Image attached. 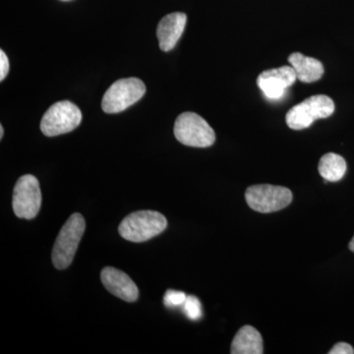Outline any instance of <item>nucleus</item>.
Wrapping results in <instances>:
<instances>
[{
	"mask_svg": "<svg viewBox=\"0 0 354 354\" xmlns=\"http://www.w3.org/2000/svg\"><path fill=\"white\" fill-rule=\"evenodd\" d=\"M167 221L156 211H138L130 214L118 227L122 239L131 242H145L165 232Z\"/></svg>",
	"mask_w": 354,
	"mask_h": 354,
	"instance_id": "obj_1",
	"label": "nucleus"
},
{
	"mask_svg": "<svg viewBox=\"0 0 354 354\" xmlns=\"http://www.w3.org/2000/svg\"><path fill=\"white\" fill-rule=\"evenodd\" d=\"M85 218L78 213L71 215L64 223L51 254L53 266L57 269L64 270L71 264L85 232Z\"/></svg>",
	"mask_w": 354,
	"mask_h": 354,
	"instance_id": "obj_2",
	"label": "nucleus"
},
{
	"mask_svg": "<svg viewBox=\"0 0 354 354\" xmlns=\"http://www.w3.org/2000/svg\"><path fill=\"white\" fill-rule=\"evenodd\" d=\"M174 136L185 146L207 148L216 141V134L208 122L197 113H181L174 123Z\"/></svg>",
	"mask_w": 354,
	"mask_h": 354,
	"instance_id": "obj_3",
	"label": "nucleus"
},
{
	"mask_svg": "<svg viewBox=\"0 0 354 354\" xmlns=\"http://www.w3.org/2000/svg\"><path fill=\"white\" fill-rule=\"evenodd\" d=\"M334 111V102L328 95H312L288 111L286 124L292 130L306 129L314 121L329 118Z\"/></svg>",
	"mask_w": 354,
	"mask_h": 354,
	"instance_id": "obj_4",
	"label": "nucleus"
},
{
	"mask_svg": "<svg viewBox=\"0 0 354 354\" xmlns=\"http://www.w3.org/2000/svg\"><path fill=\"white\" fill-rule=\"evenodd\" d=\"M145 93V84L140 79H120L108 88L102 97V111L106 113H122L141 100Z\"/></svg>",
	"mask_w": 354,
	"mask_h": 354,
	"instance_id": "obj_5",
	"label": "nucleus"
},
{
	"mask_svg": "<svg viewBox=\"0 0 354 354\" xmlns=\"http://www.w3.org/2000/svg\"><path fill=\"white\" fill-rule=\"evenodd\" d=\"M245 199L254 211L269 214L288 207L292 201V193L283 186L258 184L247 188Z\"/></svg>",
	"mask_w": 354,
	"mask_h": 354,
	"instance_id": "obj_6",
	"label": "nucleus"
},
{
	"mask_svg": "<svg viewBox=\"0 0 354 354\" xmlns=\"http://www.w3.org/2000/svg\"><path fill=\"white\" fill-rule=\"evenodd\" d=\"M82 121L80 109L69 101L53 104L44 114L41 130L46 136L55 137L73 131Z\"/></svg>",
	"mask_w": 354,
	"mask_h": 354,
	"instance_id": "obj_7",
	"label": "nucleus"
},
{
	"mask_svg": "<svg viewBox=\"0 0 354 354\" xmlns=\"http://www.w3.org/2000/svg\"><path fill=\"white\" fill-rule=\"evenodd\" d=\"M14 213L19 218L32 220L41 206V192L38 179L32 174L21 176L13 191Z\"/></svg>",
	"mask_w": 354,
	"mask_h": 354,
	"instance_id": "obj_8",
	"label": "nucleus"
},
{
	"mask_svg": "<svg viewBox=\"0 0 354 354\" xmlns=\"http://www.w3.org/2000/svg\"><path fill=\"white\" fill-rule=\"evenodd\" d=\"M297 80L295 69L291 66L266 70L257 78V85L267 99L278 101L285 95L286 88Z\"/></svg>",
	"mask_w": 354,
	"mask_h": 354,
	"instance_id": "obj_9",
	"label": "nucleus"
},
{
	"mask_svg": "<svg viewBox=\"0 0 354 354\" xmlns=\"http://www.w3.org/2000/svg\"><path fill=\"white\" fill-rule=\"evenodd\" d=\"M101 279L104 288L116 297L127 302H134L138 299V288L124 272L106 267L102 271Z\"/></svg>",
	"mask_w": 354,
	"mask_h": 354,
	"instance_id": "obj_10",
	"label": "nucleus"
},
{
	"mask_svg": "<svg viewBox=\"0 0 354 354\" xmlns=\"http://www.w3.org/2000/svg\"><path fill=\"white\" fill-rule=\"evenodd\" d=\"M187 16L181 12H174L165 16L158 25L157 37L160 50H171L183 36Z\"/></svg>",
	"mask_w": 354,
	"mask_h": 354,
	"instance_id": "obj_11",
	"label": "nucleus"
},
{
	"mask_svg": "<svg viewBox=\"0 0 354 354\" xmlns=\"http://www.w3.org/2000/svg\"><path fill=\"white\" fill-rule=\"evenodd\" d=\"M290 66L295 69L297 80L304 83H313L320 80L324 74L323 64L313 57H305L299 53H291L288 57Z\"/></svg>",
	"mask_w": 354,
	"mask_h": 354,
	"instance_id": "obj_12",
	"label": "nucleus"
},
{
	"mask_svg": "<svg viewBox=\"0 0 354 354\" xmlns=\"http://www.w3.org/2000/svg\"><path fill=\"white\" fill-rule=\"evenodd\" d=\"M264 353L262 335L252 326H243L232 341V354H262Z\"/></svg>",
	"mask_w": 354,
	"mask_h": 354,
	"instance_id": "obj_13",
	"label": "nucleus"
},
{
	"mask_svg": "<svg viewBox=\"0 0 354 354\" xmlns=\"http://www.w3.org/2000/svg\"><path fill=\"white\" fill-rule=\"evenodd\" d=\"M318 171L326 181L337 183L346 174V162L342 156L335 153H328L321 158Z\"/></svg>",
	"mask_w": 354,
	"mask_h": 354,
	"instance_id": "obj_14",
	"label": "nucleus"
},
{
	"mask_svg": "<svg viewBox=\"0 0 354 354\" xmlns=\"http://www.w3.org/2000/svg\"><path fill=\"white\" fill-rule=\"evenodd\" d=\"M183 310L190 320H198L202 317V305L197 297H187L183 304Z\"/></svg>",
	"mask_w": 354,
	"mask_h": 354,
	"instance_id": "obj_15",
	"label": "nucleus"
},
{
	"mask_svg": "<svg viewBox=\"0 0 354 354\" xmlns=\"http://www.w3.org/2000/svg\"><path fill=\"white\" fill-rule=\"evenodd\" d=\"M186 298L187 297L183 291L167 290L165 295L164 304L169 308H174L183 305Z\"/></svg>",
	"mask_w": 354,
	"mask_h": 354,
	"instance_id": "obj_16",
	"label": "nucleus"
},
{
	"mask_svg": "<svg viewBox=\"0 0 354 354\" xmlns=\"http://www.w3.org/2000/svg\"><path fill=\"white\" fill-rule=\"evenodd\" d=\"M330 354H353L354 349L346 342H339L329 351Z\"/></svg>",
	"mask_w": 354,
	"mask_h": 354,
	"instance_id": "obj_17",
	"label": "nucleus"
},
{
	"mask_svg": "<svg viewBox=\"0 0 354 354\" xmlns=\"http://www.w3.org/2000/svg\"><path fill=\"white\" fill-rule=\"evenodd\" d=\"M9 72V60L3 50H0V81H3Z\"/></svg>",
	"mask_w": 354,
	"mask_h": 354,
	"instance_id": "obj_18",
	"label": "nucleus"
},
{
	"mask_svg": "<svg viewBox=\"0 0 354 354\" xmlns=\"http://www.w3.org/2000/svg\"><path fill=\"white\" fill-rule=\"evenodd\" d=\"M349 250L353 251L354 253V236L353 237V239H351V242H349Z\"/></svg>",
	"mask_w": 354,
	"mask_h": 354,
	"instance_id": "obj_19",
	"label": "nucleus"
},
{
	"mask_svg": "<svg viewBox=\"0 0 354 354\" xmlns=\"http://www.w3.org/2000/svg\"><path fill=\"white\" fill-rule=\"evenodd\" d=\"M4 135V128L2 125H0V139L3 138Z\"/></svg>",
	"mask_w": 354,
	"mask_h": 354,
	"instance_id": "obj_20",
	"label": "nucleus"
},
{
	"mask_svg": "<svg viewBox=\"0 0 354 354\" xmlns=\"http://www.w3.org/2000/svg\"><path fill=\"white\" fill-rule=\"evenodd\" d=\"M62 1H68V0H62Z\"/></svg>",
	"mask_w": 354,
	"mask_h": 354,
	"instance_id": "obj_21",
	"label": "nucleus"
}]
</instances>
